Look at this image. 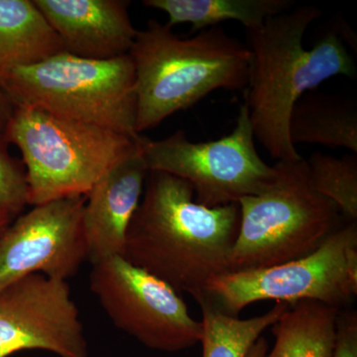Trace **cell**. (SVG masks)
<instances>
[{"mask_svg": "<svg viewBox=\"0 0 357 357\" xmlns=\"http://www.w3.org/2000/svg\"><path fill=\"white\" fill-rule=\"evenodd\" d=\"M148 173L138 146L86 195L82 222L86 260L91 265L123 256L128 227L139 206Z\"/></svg>", "mask_w": 357, "mask_h": 357, "instance_id": "13", "label": "cell"}, {"mask_svg": "<svg viewBox=\"0 0 357 357\" xmlns=\"http://www.w3.org/2000/svg\"><path fill=\"white\" fill-rule=\"evenodd\" d=\"M268 189L238 202L241 223L230 272L263 269L314 252L342 225L333 202L314 191L307 161H278Z\"/></svg>", "mask_w": 357, "mask_h": 357, "instance_id": "6", "label": "cell"}, {"mask_svg": "<svg viewBox=\"0 0 357 357\" xmlns=\"http://www.w3.org/2000/svg\"><path fill=\"white\" fill-rule=\"evenodd\" d=\"M291 0H144L143 6L168 15L169 27L190 23L192 33L237 21L246 30L255 29L278 14L292 9Z\"/></svg>", "mask_w": 357, "mask_h": 357, "instance_id": "16", "label": "cell"}, {"mask_svg": "<svg viewBox=\"0 0 357 357\" xmlns=\"http://www.w3.org/2000/svg\"><path fill=\"white\" fill-rule=\"evenodd\" d=\"M268 352V342L262 335L251 347L245 357H265Z\"/></svg>", "mask_w": 357, "mask_h": 357, "instance_id": "23", "label": "cell"}, {"mask_svg": "<svg viewBox=\"0 0 357 357\" xmlns=\"http://www.w3.org/2000/svg\"><path fill=\"white\" fill-rule=\"evenodd\" d=\"M29 204L25 167L11 156L8 143L0 133V211L15 218Z\"/></svg>", "mask_w": 357, "mask_h": 357, "instance_id": "20", "label": "cell"}, {"mask_svg": "<svg viewBox=\"0 0 357 357\" xmlns=\"http://www.w3.org/2000/svg\"><path fill=\"white\" fill-rule=\"evenodd\" d=\"M357 357V312L340 311L335 356Z\"/></svg>", "mask_w": 357, "mask_h": 357, "instance_id": "21", "label": "cell"}, {"mask_svg": "<svg viewBox=\"0 0 357 357\" xmlns=\"http://www.w3.org/2000/svg\"><path fill=\"white\" fill-rule=\"evenodd\" d=\"M89 357L67 281L32 274L0 291V357L22 351Z\"/></svg>", "mask_w": 357, "mask_h": 357, "instance_id": "11", "label": "cell"}, {"mask_svg": "<svg viewBox=\"0 0 357 357\" xmlns=\"http://www.w3.org/2000/svg\"><path fill=\"white\" fill-rule=\"evenodd\" d=\"M89 287L117 328L154 351L177 352L201 342L202 323L177 291L123 256L91 265Z\"/></svg>", "mask_w": 357, "mask_h": 357, "instance_id": "9", "label": "cell"}, {"mask_svg": "<svg viewBox=\"0 0 357 357\" xmlns=\"http://www.w3.org/2000/svg\"><path fill=\"white\" fill-rule=\"evenodd\" d=\"M86 196L34 206L0 231V291L32 274L68 281L86 260Z\"/></svg>", "mask_w": 357, "mask_h": 357, "instance_id": "10", "label": "cell"}, {"mask_svg": "<svg viewBox=\"0 0 357 357\" xmlns=\"http://www.w3.org/2000/svg\"><path fill=\"white\" fill-rule=\"evenodd\" d=\"M321 14L318 7L299 6L248 30L250 63L244 105L255 139L278 161L303 158L289 135L296 103L326 79L356 76L354 59L335 33L304 48L305 33Z\"/></svg>", "mask_w": 357, "mask_h": 357, "instance_id": "2", "label": "cell"}, {"mask_svg": "<svg viewBox=\"0 0 357 357\" xmlns=\"http://www.w3.org/2000/svg\"><path fill=\"white\" fill-rule=\"evenodd\" d=\"M141 156L148 170L182 178L192 185L197 203L208 208L238 204L270 187L275 166L263 161L248 107L241 105L236 126L220 139L195 143L178 130L160 140L139 137Z\"/></svg>", "mask_w": 357, "mask_h": 357, "instance_id": "8", "label": "cell"}, {"mask_svg": "<svg viewBox=\"0 0 357 357\" xmlns=\"http://www.w3.org/2000/svg\"><path fill=\"white\" fill-rule=\"evenodd\" d=\"M65 52L88 60L128 55L138 30L126 0H33Z\"/></svg>", "mask_w": 357, "mask_h": 357, "instance_id": "12", "label": "cell"}, {"mask_svg": "<svg viewBox=\"0 0 357 357\" xmlns=\"http://www.w3.org/2000/svg\"><path fill=\"white\" fill-rule=\"evenodd\" d=\"M0 89L14 107L42 110L129 137L140 136L135 131V70L129 54L96 61L62 52L13 70Z\"/></svg>", "mask_w": 357, "mask_h": 357, "instance_id": "5", "label": "cell"}, {"mask_svg": "<svg viewBox=\"0 0 357 357\" xmlns=\"http://www.w3.org/2000/svg\"><path fill=\"white\" fill-rule=\"evenodd\" d=\"M357 296V222H345L314 252L246 271L229 272L208 283L197 299L238 317L248 305L311 300L342 310Z\"/></svg>", "mask_w": 357, "mask_h": 357, "instance_id": "7", "label": "cell"}, {"mask_svg": "<svg viewBox=\"0 0 357 357\" xmlns=\"http://www.w3.org/2000/svg\"><path fill=\"white\" fill-rule=\"evenodd\" d=\"M314 191L337 206L345 222H357V159L314 153L306 160Z\"/></svg>", "mask_w": 357, "mask_h": 357, "instance_id": "19", "label": "cell"}, {"mask_svg": "<svg viewBox=\"0 0 357 357\" xmlns=\"http://www.w3.org/2000/svg\"><path fill=\"white\" fill-rule=\"evenodd\" d=\"M148 174L123 257L197 300L211 281L230 272L241 223L238 204L208 208L197 203L192 185L182 178Z\"/></svg>", "mask_w": 357, "mask_h": 357, "instance_id": "1", "label": "cell"}, {"mask_svg": "<svg viewBox=\"0 0 357 357\" xmlns=\"http://www.w3.org/2000/svg\"><path fill=\"white\" fill-rule=\"evenodd\" d=\"M289 135L295 146L314 143L345 148L356 154V109L332 96L305 95L291 114Z\"/></svg>", "mask_w": 357, "mask_h": 357, "instance_id": "17", "label": "cell"}, {"mask_svg": "<svg viewBox=\"0 0 357 357\" xmlns=\"http://www.w3.org/2000/svg\"><path fill=\"white\" fill-rule=\"evenodd\" d=\"M14 109L15 107L13 103L9 100L6 93L0 89V133L3 134L4 129L13 114Z\"/></svg>", "mask_w": 357, "mask_h": 357, "instance_id": "22", "label": "cell"}, {"mask_svg": "<svg viewBox=\"0 0 357 357\" xmlns=\"http://www.w3.org/2000/svg\"><path fill=\"white\" fill-rule=\"evenodd\" d=\"M202 314L203 357H245L263 333L276 324L289 307L276 303L270 311L241 319L218 311L204 300L198 301Z\"/></svg>", "mask_w": 357, "mask_h": 357, "instance_id": "18", "label": "cell"}, {"mask_svg": "<svg viewBox=\"0 0 357 357\" xmlns=\"http://www.w3.org/2000/svg\"><path fill=\"white\" fill-rule=\"evenodd\" d=\"M135 70V131L158 126L217 89L241 91L248 81L250 52L220 27L190 38L148 21L129 52Z\"/></svg>", "mask_w": 357, "mask_h": 357, "instance_id": "3", "label": "cell"}, {"mask_svg": "<svg viewBox=\"0 0 357 357\" xmlns=\"http://www.w3.org/2000/svg\"><path fill=\"white\" fill-rule=\"evenodd\" d=\"M340 311L311 300L289 305L271 326L275 344L265 357L335 356Z\"/></svg>", "mask_w": 357, "mask_h": 357, "instance_id": "15", "label": "cell"}, {"mask_svg": "<svg viewBox=\"0 0 357 357\" xmlns=\"http://www.w3.org/2000/svg\"><path fill=\"white\" fill-rule=\"evenodd\" d=\"M65 52L33 0H0V86L13 70Z\"/></svg>", "mask_w": 357, "mask_h": 357, "instance_id": "14", "label": "cell"}, {"mask_svg": "<svg viewBox=\"0 0 357 357\" xmlns=\"http://www.w3.org/2000/svg\"><path fill=\"white\" fill-rule=\"evenodd\" d=\"M3 136L22 154L32 206L86 196L138 149L140 137L22 107L14 109Z\"/></svg>", "mask_w": 357, "mask_h": 357, "instance_id": "4", "label": "cell"}, {"mask_svg": "<svg viewBox=\"0 0 357 357\" xmlns=\"http://www.w3.org/2000/svg\"><path fill=\"white\" fill-rule=\"evenodd\" d=\"M13 215H9V213H4V211H0V231H1L2 229H6L7 225L13 222Z\"/></svg>", "mask_w": 357, "mask_h": 357, "instance_id": "24", "label": "cell"}]
</instances>
